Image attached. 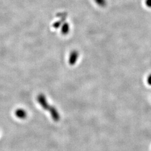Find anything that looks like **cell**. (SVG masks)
Returning a JSON list of instances; mask_svg holds the SVG:
<instances>
[{"mask_svg": "<svg viewBox=\"0 0 151 151\" xmlns=\"http://www.w3.org/2000/svg\"><path fill=\"white\" fill-rule=\"evenodd\" d=\"M37 100L39 104L41 105V106L43 109L49 111L53 119L55 121H58L60 119V115L58 110L54 107L51 106L49 105V104L47 102V101L45 96L42 94L39 95L38 96Z\"/></svg>", "mask_w": 151, "mask_h": 151, "instance_id": "cell-1", "label": "cell"}, {"mask_svg": "<svg viewBox=\"0 0 151 151\" xmlns=\"http://www.w3.org/2000/svg\"><path fill=\"white\" fill-rule=\"evenodd\" d=\"M79 56V53L77 50H73L71 52L69 56V63L71 65H75Z\"/></svg>", "mask_w": 151, "mask_h": 151, "instance_id": "cell-2", "label": "cell"}, {"mask_svg": "<svg viewBox=\"0 0 151 151\" xmlns=\"http://www.w3.org/2000/svg\"><path fill=\"white\" fill-rule=\"evenodd\" d=\"M66 18H61L58 21H56L53 24V27L56 28V29H58L59 27H60L62 24L65 22V20Z\"/></svg>", "mask_w": 151, "mask_h": 151, "instance_id": "cell-5", "label": "cell"}, {"mask_svg": "<svg viewBox=\"0 0 151 151\" xmlns=\"http://www.w3.org/2000/svg\"><path fill=\"white\" fill-rule=\"evenodd\" d=\"M96 4L100 7H105L106 5V0H95Z\"/></svg>", "mask_w": 151, "mask_h": 151, "instance_id": "cell-6", "label": "cell"}, {"mask_svg": "<svg viewBox=\"0 0 151 151\" xmlns=\"http://www.w3.org/2000/svg\"><path fill=\"white\" fill-rule=\"evenodd\" d=\"M60 27H61V33L63 35H67L69 33L70 30V27L68 23L64 22L60 26Z\"/></svg>", "mask_w": 151, "mask_h": 151, "instance_id": "cell-3", "label": "cell"}, {"mask_svg": "<svg viewBox=\"0 0 151 151\" xmlns=\"http://www.w3.org/2000/svg\"><path fill=\"white\" fill-rule=\"evenodd\" d=\"M15 115L16 117L20 119H25L26 117L27 114L26 112L23 109H18L15 111Z\"/></svg>", "mask_w": 151, "mask_h": 151, "instance_id": "cell-4", "label": "cell"}, {"mask_svg": "<svg viewBox=\"0 0 151 151\" xmlns=\"http://www.w3.org/2000/svg\"><path fill=\"white\" fill-rule=\"evenodd\" d=\"M145 3L147 7L151 8V0H146Z\"/></svg>", "mask_w": 151, "mask_h": 151, "instance_id": "cell-7", "label": "cell"}]
</instances>
